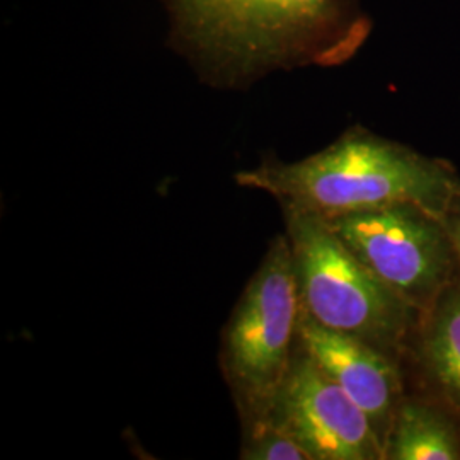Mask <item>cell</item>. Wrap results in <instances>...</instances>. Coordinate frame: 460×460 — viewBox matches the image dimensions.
<instances>
[{
	"label": "cell",
	"instance_id": "obj_1",
	"mask_svg": "<svg viewBox=\"0 0 460 460\" xmlns=\"http://www.w3.org/2000/svg\"><path fill=\"white\" fill-rule=\"evenodd\" d=\"M171 49L215 89L243 91L302 66L345 64L370 19L362 0H161Z\"/></svg>",
	"mask_w": 460,
	"mask_h": 460
},
{
	"label": "cell",
	"instance_id": "obj_2",
	"mask_svg": "<svg viewBox=\"0 0 460 460\" xmlns=\"http://www.w3.org/2000/svg\"><path fill=\"white\" fill-rule=\"evenodd\" d=\"M234 180L275 198L281 208L324 218L395 203H412L445 218L460 199V178L452 165L363 127L296 163L264 155Z\"/></svg>",
	"mask_w": 460,
	"mask_h": 460
},
{
	"label": "cell",
	"instance_id": "obj_3",
	"mask_svg": "<svg viewBox=\"0 0 460 460\" xmlns=\"http://www.w3.org/2000/svg\"><path fill=\"white\" fill-rule=\"evenodd\" d=\"M300 309L324 328L362 340L397 360L423 314L349 251L321 215L283 208Z\"/></svg>",
	"mask_w": 460,
	"mask_h": 460
},
{
	"label": "cell",
	"instance_id": "obj_4",
	"mask_svg": "<svg viewBox=\"0 0 460 460\" xmlns=\"http://www.w3.org/2000/svg\"><path fill=\"white\" fill-rule=\"evenodd\" d=\"M300 296L287 234L277 235L222 332L220 368L241 425L271 416L298 348Z\"/></svg>",
	"mask_w": 460,
	"mask_h": 460
},
{
	"label": "cell",
	"instance_id": "obj_5",
	"mask_svg": "<svg viewBox=\"0 0 460 460\" xmlns=\"http://www.w3.org/2000/svg\"><path fill=\"white\" fill-rule=\"evenodd\" d=\"M326 220L377 279L423 315L460 277L444 218L418 205L395 203Z\"/></svg>",
	"mask_w": 460,
	"mask_h": 460
},
{
	"label": "cell",
	"instance_id": "obj_6",
	"mask_svg": "<svg viewBox=\"0 0 460 460\" xmlns=\"http://www.w3.org/2000/svg\"><path fill=\"white\" fill-rule=\"evenodd\" d=\"M271 416L311 460L385 459V448L367 414L321 370L300 340Z\"/></svg>",
	"mask_w": 460,
	"mask_h": 460
},
{
	"label": "cell",
	"instance_id": "obj_7",
	"mask_svg": "<svg viewBox=\"0 0 460 460\" xmlns=\"http://www.w3.org/2000/svg\"><path fill=\"white\" fill-rule=\"evenodd\" d=\"M298 340L321 370L360 406L385 448L404 401L397 360L362 340L321 326L302 309Z\"/></svg>",
	"mask_w": 460,
	"mask_h": 460
},
{
	"label": "cell",
	"instance_id": "obj_8",
	"mask_svg": "<svg viewBox=\"0 0 460 460\" xmlns=\"http://www.w3.org/2000/svg\"><path fill=\"white\" fill-rule=\"evenodd\" d=\"M385 459H460L459 433L450 418L437 408L418 401H402L387 438Z\"/></svg>",
	"mask_w": 460,
	"mask_h": 460
},
{
	"label": "cell",
	"instance_id": "obj_9",
	"mask_svg": "<svg viewBox=\"0 0 460 460\" xmlns=\"http://www.w3.org/2000/svg\"><path fill=\"white\" fill-rule=\"evenodd\" d=\"M420 329L428 376L460 410V277L423 317Z\"/></svg>",
	"mask_w": 460,
	"mask_h": 460
},
{
	"label": "cell",
	"instance_id": "obj_10",
	"mask_svg": "<svg viewBox=\"0 0 460 460\" xmlns=\"http://www.w3.org/2000/svg\"><path fill=\"white\" fill-rule=\"evenodd\" d=\"M243 460H311L273 416L243 425Z\"/></svg>",
	"mask_w": 460,
	"mask_h": 460
},
{
	"label": "cell",
	"instance_id": "obj_11",
	"mask_svg": "<svg viewBox=\"0 0 460 460\" xmlns=\"http://www.w3.org/2000/svg\"><path fill=\"white\" fill-rule=\"evenodd\" d=\"M444 222L447 229L450 232L454 246L457 249L460 261V199L450 208V212L445 217Z\"/></svg>",
	"mask_w": 460,
	"mask_h": 460
}]
</instances>
